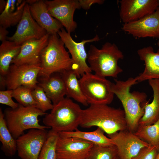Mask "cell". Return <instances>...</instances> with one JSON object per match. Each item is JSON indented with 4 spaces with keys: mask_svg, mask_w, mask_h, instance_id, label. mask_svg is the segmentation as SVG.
I'll return each instance as SVG.
<instances>
[{
    "mask_svg": "<svg viewBox=\"0 0 159 159\" xmlns=\"http://www.w3.org/2000/svg\"><path fill=\"white\" fill-rule=\"evenodd\" d=\"M114 80L115 83H112V90L122 104L128 130L135 133L144 114V105L148 101L147 95L144 92H130L131 87L138 82L135 78L130 77L125 81Z\"/></svg>",
    "mask_w": 159,
    "mask_h": 159,
    "instance_id": "6da1fadb",
    "label": "cell"
},
{
    "mask_svg": "<svg viewBox=\"0 0 159 159\" xmlns=\"http://www.w3.org/2000/svg\"><path fill=\"white\" fill-rule=\"evenodd\" d=\"M79 126L99 127L107 135L128 129L124 110L106 104L90 105L82 110Z\"/></svg>",
    "mask_w": 159,
    "mask_h": 159,
    "instance_id": "7a4b0ae2",
    "label": "cell"
},
{
    "mask_svg": "<svg viewBox=\"0 0 159 159\" xmlns=\"http://www.w3.org/2000/svg\"><path fill=\"white\" fill-rule=\"evenodd\" d=\"M124 57L122 52L115 44L106 42L100 49L90 45L87 60L91 70L95 74L104 77L115 78L123 72L118 62Z\"/></svg>",
    "mask_w": 159,
    "mask_h": 159,
    "instance_id": "3957f363",
    "label": "cell"
},
{
    "mask_svg": "<svg viewBox=\"0 0 159 159\" xmlns=\"http://www.w3.org/2000/svg\"><path fill=\"white\" fill-rule=\"evenodd\" d=\"M64 46L57 33L49 35L48 44L41 54L38 77H48L55 73L72 69V61Z\"/></svg>",
    "mask_w": 159,
    "mask_h": 159,
    "instance_id": "277c9868",
    "label": "cell"
},
{
    "mask_svg": "<svg viewBox=\"0 0 159 159\" xmlns=\"http://www.w3.org/2000/svg\"><path fill=\"white\" fill-rule=\"evenodd\" d=\"M53 106L43 119L45 126L58 133L78 129L82 110L78 104L66 97Z\"/></svg>",
    "mask_w": 159,
    "mask_h": 159,
    "instance_id": "5b68a950",
    "label": "cell"
},
{
    "mask_svg": "<svg viewBox=\"0 0 159 159\" xmlns=\"http://www.w3.org/2000/svg\"><path fill=\"white\" fill-rule=\"evenodd\" d=\"M4 114L8 128L14 138L16 139L24 134L25 130L48 128L39 123L38 117L47 113L35 107H26L19 104L15 109H6Z\"/></svg>",
    "mask_w": 159,
    "mask_h": 159,
    "instance_id": "8992f818",
    "label": "cell"
},
{
    "mask_svg": "<svg viewBox=\"0 0 159 159\" xmlns=\"http://www.w3.org/2000/svg\"><path fill=\"white\" fill-rule=\"evenodd\" d=\"M79 81L88 104L108 105L113 101L112 83L105 77L88 72L83 74Z\"/></svg>",
    "mask_w": 159,
    "mask_h": 159,
    "instance_id": "52a82bcc",
    "label": "cell"
},
{
    "mask_svg": "<svg viewBox=\"0 0 159 159\" xmlns=\"http://www.w3.org/2000/svg\"><path fill=\"white\" fill-rule=\"evenodd\" d=\"M57 34L71 55L72 62V69L75 72L78 78L86 73L91 72L92 71L86 62L87 53L85 49V45L87 43L100 40V39L98 35L96 34L92 39L83 40L77 42L73 40L70 34L63 27Z\"/></svg>",
    "mask_w": 159,
    "mask_h": 159,
    "instance_id": "ba28073f",
    "label": "cell"
},
{
    "mask_svg": "<svg viewBox=\"0 0 159 159\" xmlns=\"http://www.w3.org/2000/svg\"><path fill=\"white\" fill-rule=\"evenodd\" d=\"M40 69L39 65L11 64L5 77L7 90H14L21 86L34 88L39 83L37 78Z\"/></svg>",
    "mask_w": 159,
    "mask_h": 159,
    "instance_id": "9c48e42d",
    "label": "cell"
},
{
    "mask_svg": "<svg viewBox=\"0 0 159 159\" xmlns=\"http://www.w3.org/2000/svg\"><path fill=\"white\" fill-rule=\"evenodd\" d=\"M48 132L46 130L33 129L19 137L16 139L18 156L21 159H38Z\"/></svg>",
    "mask_w": 159,
    "mask_h": 159,
    "instance_id": "30bf717a",
    "label": "cell"
},
{
    "mask_svg": "<svg viewBox=\"0 0 159 159\" xmlns=\"http://www.w3.org/2000/svg\"><path fill=\"white\" fill-rule=\"evenodd\" d=\"M49 14L58 20L70 34L77 27L73 16L76 9L81 8L78 0H45Z\"/></svg>",
    "mask_w": 159,
    "mask_h": 159,
    "instance_id": "8fae6325",
    "label": "cell"
},
{
    "mask_svg": "<svg viewBox=\"0 0 159 159\" xmlns=\"http://www.w3.org/2000/svg\"><path fill=\"white\" fill-rule=\"evenodd\" d=\"M107 135L116 147L121 159H132L142 148L150 145L128 129Z\"/></svg>",
    "mask_w": 159,
    "mask_h": 159,
    "instance_id": "7c38bea8",
    "label": "cell"
},
{
    "mask_svg": "<svg viewBox=\"0 0 159 159\" xmlns=\"http://www.w3.org/2000/svg\"><path fill=\"white\" fill-rule=\"evenodd\" d=\"M47 34L32 17L29 4L26 3L21 18L17 24L14 34L8 37L7 40L21 45L25 42L32 39H39Z\"/></svg>",
    "mask_w": 159,
    "mask_h": 159,
    "instance_id": "4fadbf2b",
    "label": "cell"
},
{
    "mask_svg": "<svg viewBox=\"0 0 159 159\" xmlns=\"http://www.w3.org/2000/svg\"><path fill=\"white\" fill-rule=\"evenodd\" d=\"M120 3V16L124 24L153 13L159 6L158 0H121Z\"/></svg>",
    "mask_w": 159,
    "mask_h": 159,
    "instance_id": "5bb4252c",
    "label": "cell"
},
{
    "mask_svg": "<svg viewBox=\"0 0 159 159\" xmlns=\"http://www.w3.org/2000/svg\"><path fill=\"white\" fill-rule=\"evenodd\" d=\"M94 144L75 137L59 136L56 145L57 159H85Z\"/></svg>",
    "mask_w": 159,
    "mask_h": 159,
    "instance_id": "9a60e30c",
    "label": "cell"
},
{
    "mask_svg": "<svg viewBox=\"0 0 159 159\" xmlns=\"http://www.w3.org/2000/svg\"><path fill=\"white\" fill-rule=\"evenodd\" d=\"M122 29L136 38H159V6L153 13L137 21L124 24Z\"/></svg>",
    "mask_w": 159,
    "mask_h": 159,
    "instance_id": "2e32d148",
    "label": "cell"
},
{
    "mask_svg": "<svg viewBox=\"0 0 159 159\" xmlns=\"http://www.w3.org/2000/svg\"><path fill=\"white\" fill-rule=\"evenodd\" d=\"M49 34H47L39 39H32L21 45L19 54L12 60L11 64L39 65L43 49L48 44Z\"/></svg>",
    "mask_w": 159,
    "mask_h": 159,
    "instance_id": "e0dca14e",
    "label": "cell"
},
{
    "mask_svg": "<svg viewBox=\"0 0 159 159\" xmlns=\"http://www.w3.org/2000/svg\"><path fill=\"white\" fill-rule=\"evenodd\" d=\"M29 5L33 19L49 34H57L63 27L62 24L49 14L44 0H37Z\"/></svg>",
    "mask_w": 159,
    "mask_h": 159,
    "instance_id": "ac0fdd59",
    "label": "cell"
},
{
    "mask_svg": "<svg viewBox=\"0 0 159 159\" xmlns=\"http://www.w3.org/2000/svg\"><path fill=\"white\" fill-rule=\"evenodd\" d=\"M137 53L140 59L144 61L143 72L135 78L138 82L151 79L159 80V48L155 52L151 46L138 49Z\"/></svg>",
    "mask_w": 159,
    "mask_h": 159,
    "instance_id": "d6986e66",
    "label": "cell"
},
{
    "mask_svg": "<svg viewBox=\"0 0 159 159\" xmlns=\"http://www.w3.org/2000/svg\"><path fill=\"white\" fill-rule=\"evenodd\" d=\"M55 74L41 77L38 84L43 89L53 105L57 104L66 95L64 83L60 74Z\"/></svg>",
    "mask_w": 159,
    "mask_h": 159,
    "instance_id": "ffe728a7",
    "label": "cell"
},
{
    "mask_svg": "<svg viewBox=\"0 0 159 159\" xmlns=\"http://www.w3.org/2000/svg\"><path fill=\"white\" fill-rule=\"evenodd\" d=\"M148 81L153 92V99L150 103L148 101L145 104L144 113L139 125H151L159 119V80L154 79Z\"/></svg>",
    "mask_w": 159,
    "mask_h": 159,
    "instance_id": "44dd1931",
    "label": "cell"
},
{
    "mask_svg": "<svg viewBox=\"0 0 159 159\" xmlns=\"http://www.w3.org/2000/svg\"><path fill=\"white\" fill-rule=\"evenodd\" d=\"M59 73L64 83L67 97L87 106L88 104L82 91L79 80L74 71L64 70Z\"/></svg>",
    "mask_w": 159,
    "mask_h": 159,
    "instance_id": "7402d4cb",
    "label": "cell"
},
{
    "mask_svg": "<svg viewBox=\"0 0 159 159\" xmlns=\"http://www.w3.org/2000/svg\"><path fill=\"white\" fill-rule=\"evenodd\" d=\"M104 132L102 129L97 127L92 131L85 132L77 129L73 131L60 132L59 134L61 137L80 138L100 146H107L114 145L111 139L105 135Z\"/></svg>",
    "mask_w": 159,
    "mask_h": 159,
    "instance_id": "603a6c76",
    "label": "cell"
},
{
    "mask_svg": "<svg viewBox=\"0 0 159 159\" xmlns=\"http://www.w3.org/2000/svg\"><path fill=\"white\" fill-rule=\"evenodd\" d=\"M21 45L9 40L2 42L0 46V75L5 77L13 59L19 54Z\"/></svg>",
    "mask_w": 159,
    "mask_h": 159,
    "instance_id": "cb8c5ba5",
    "label": "cell"
},
{
    "mask_svg": "<svg viewBox=\"0 0 159 159\" xmlns=\"http://www.w3.org/2000/svg\"><path fill=\"white\" fill-rule=\"evenodd\" d=\"M16 0H8L4 10L0 15V25L7 28L18 24L22 16L26 1H23L14 11Z\"/></svg>",
    "mask_w": 159,
    "mask_h": 159,
    "instance_id": "d4e9b609",
    "label": "cell"
},
{
    "mask_svg": "<svg viewBox=\"0 0 159 159\" xmlns=\"http://www.w3.org/2000/svg\"><path fill=\"white\" fill-rule=\"evenodd\" d=\"M0 141L2 143L1 149L6 155L12 157L17 151L16 140L9 131L5 120L4 113L0 109Z\"/></svg>",
    "mask_w": 159,
    "mask_h": 159,
    "instance_id": "484cf974",
    "label": "cell"
},
{
    "mask_svg": "<svg viewBox=\"0 0 159 159\" xmlns=\"http://www.w3.org/2000/svg\"><path fill=\"white\" fill-rule=\"evenodd\" d=\"M134 133L141 140L155 147L159 152V119L151 125H139Z\"/></svg>",
    "mask_w": 159,
    "mask_h": 159,
    "instance_id": "4316f807",
    "label": "cell"
},
{
    "mask_svg": "<svg viewBox=\"0 0 159 159\" xmlns=\"http://www.w3.org/2000/svg\"><path fill=\"white\" fill-rule=\"evenodd\" d=\"M118 156L115 145L103 146L94 144L85 159H116Z\"/></svg>",
    "mask_w": 159,
    "mask_h": 159,
    "instance_id": "83f0119b",
    "label": "cell"
},
{
    "mask_svg": "<svg viewBox=\"0 0 159 159\" xmlns=\"http://www.w3.org/2000/svg\"><path fill=\"white\" fill-rule=\"evenodd\" d=\"M59 133L51 129L40 153L38 159H57L56 145Z\"/></svg>",
    "mask_w": 159,
    "mask_h": 159,
    "instance_id": "f1b7e54d",
    "label": "cell"
},
{
    "mask_svg": "<svg viewBox=\"0 0 159 159\" xmlns=\"http://www.w3.org/2000/svg\"><path fill=\"white\" fill-rule=\"evenodd\" d=\"M33 89L25 86H20L13 90L12 97L18 103L24 106L37 108L36 103L32 93Z\"/></svg>",
    "mask_w": 159,
    "mask_h": 159,
    "instance_id": "f546056e",
    "label": "cell"
},
{
    "mask_svg": "<svg viewBox=\"0 0 159 159\" xmlns=\"http://www.w3.org/2000/svg\"><path fill=\"white\" fill-rule=\"evenodd\" d=\"M33 97L36 103L37 108L44 112L52 110L53 105L43 89L38 85L32 91Z\"/></svg>",
    "mask_w": 159,
    "mask_h": 159,
    "instance_id": "4dcf8cb0",
    "label": "cell"
},
{
    "mask_svg": "<svg viewBox=\"0 0 159 159\" xmlns=\"http://www.w3.org/2000/svg\"><path fill=\"white\" fill-rule=\"evenodd\" d=\"M158 152L155 147L150 145L142 148L132 159H155Z\"/></svg>",
    "mask_w": 159,
    "mask_h": 159,
    "instance_id": "1f68e13d",
    "label": "cell"
},
{
    "mask_svg": "<svg viewBox=\"0 0 159 159\" xmlns=\"http://www.w3.org/2000/svg\"><path fill=\"white\" fill-rule=\"evenodd\" d=\"M13 90H7L0 91V103L9 106L12 109H15L19 104L14 102L12 99Z\"/></svg>",
    "mask_w": 159,
    "mask_h": 159,
    "instance_id": "d6a6232c",
    "label": "cell"
},
{
    "mask_svg": "<svg viewBox=\"0 0 159 159\" xmlns=\"http://www.w3.org/2000/svg\"><path fill=\"white\" fill-rule=\"evenodd\" d=\"M80 8L85 9H88L92 4H102L104 0H78Z\"/></svg>",
    "mask_w": 159,
    "mask_h": 159,
    "instance_id": "836d02e7",
    "label": "cell"
},
{
    "mask_svg": "<svg viewBox=\"0 0 159 159\" xmlns=\"http://www.w3.org/2000/svg\"><path fill=\"white\" fill-rule=\"evenodd\" d=\"M6 29L0 25V41L2 42L7 40L9 32Z\"/></svg>",
    "mask_w": 159,
    "mask_h": 159,
    "instance_id": "e575fe53",
    "label": "cell"
},
{
    "mask_svg": "<svg viewBox=\"0 0 159 159\" xmlns=\"http://www.w3.org/2000/svg\"><path fill=\"white\" fill-rule=\"evenodd\" d=\"M6 4V1L4 0H0V12L1 13L4 9Z\"/></svg>",
    "mask_w": 159,
    "mask_h": 159,
    "instance_id": "d590c367",
    "label": "cell"
},
{
    "mask_svg": "<svg viewBox=\"0 0 159 159\" xmlns=\"http://www.w3.org/2000/svg\"><path fill=\"white\" fill-rule=\"evenodd\" d=\"M6 87L5 77L0 75V87L1 88Z\"/></svg>",
    "mask_w": 159,
    "mask_h": 159,
    "instance_id": "8d00e7d4",
    "label": "cell"
},
{
    "mask_svg": "<svg viewBox=\"0 0 159 159\" xmlns=\"http://www.w3.org/2000/svg\"><path fill=\"white\" fill-rule=\"evenodd\" d=\"M155 159H159V152H158L157 155Z\"/></svg>",
    "mask_w": 159,
    "mask_h": 159,
    "instance_id": "74e56055",
    "label": "cell"
},
{
    "mask_svg": "<svg viewBox=\"0 0 159 159\" xmlns=\"http://www.w3.org/2000/svg\"><path fill=\"white\" fill-rule=\"evenodd\" d=\"M157 45L158 46H159V39L157 42Z\"/></svg>",
    "mask_w": 159,
    "mask_h": 159,
    "instance_id": "f35d334b",
    "label": "cell"
},
{
    "mask_svg": "<svg viewBox=\"0 0 159 159\" xmlns=\"http://www.w3.org/2000/svg\"><path fill=\"white\" fill-rule=\"evenodd\" d=\"M116 159H121L118 156Z\"/></svg>",
    "mask_w": 159,
    "mask_h": 159,
    "instance_id": "ab89813d",
    "label": "cell"
},
{
    "mask_svg": "<svg viewBox=\"0 0 159 159\" xmlns=\"http://www.w3.org/2000/svg\"><path fill=\"white\" fill-rule=\"evenodd\" d=\"M158 2H159V0H158Z\"/></svg>",
    "mask_w": 159,
    "mask_h": 159,
    "instance_id": "60d3db41",
    "label": "cell"
}]
</instances>
